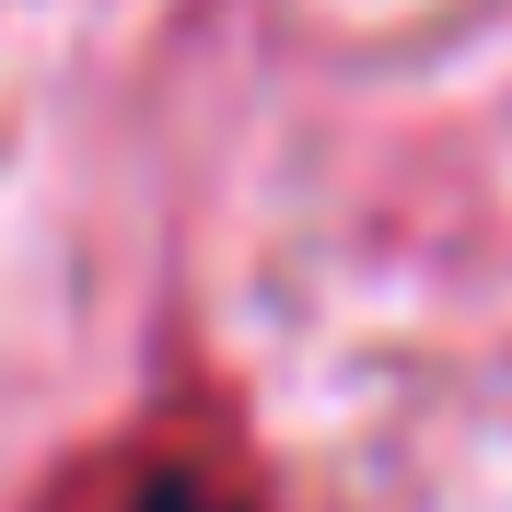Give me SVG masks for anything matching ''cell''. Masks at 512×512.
<instances>
[{"label": "cell", "instance_id": "obj_1", "mask_svg": "<svg viewBox=\"0 0 512 512\" xmlns=\"http://www.w3.org/2000/svg\"><path fill=\"white\" fill-rule=\"evenodd\" d=\"M128 512H256V501H233V489H222V478H198V466H163V478L128 489Z\"/></svg>", "mask_w": 512, "mask_h": 512}]
</instances>
